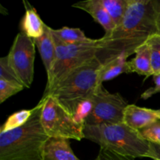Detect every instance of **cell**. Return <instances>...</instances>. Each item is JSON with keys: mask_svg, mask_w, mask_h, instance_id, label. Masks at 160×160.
<instances>
[{"mask_svg": "<svg viewBox=\"0 0 160 160\" xmlns=\"http://www.w3.org/2000/svg\"><path fill=\"white\" fill-rule=\"evenodd\" d=\"M0 79L4 80L16 85L24 87L17 73L9 65L7 56H3L0 59Z\"/></svg>", "mask_w": 160, "mask_h": 160, "instance_id": "ffe728a7", "label": "cell"}, {"mask_svg": "<svg viewBox=\"0 0 160 160\" xmlns=\"http://www.w3.org/2000/svg\"><path fill=\"white\" fill-rule=\"evenodd\" d=\"M52 28L45 24L44 34L40 38L34 39L35 45L38 47L41 58L45 66L47 75L49 73L56 57V46L51 31Z\"/></svg>", "mask_w": 160, "mask_h": 160, "instance_id": "4fadbf2b", "label": "cell"}, {"mask_svg": "<svg viewBox=\"0 0 160 160\" xmlns=\"http://www.w3.org/2000/svg\"><path fill=\"white\" fill-rule=\"evenodd\" d=\"M123 156L106 148H101L96 159L94 160H123Z\"/></svg>", "mask_w": 160, "mask_h": 160, "instance_id": "cb8c5ba5", "label": "cell"}, {"mask_svg": "<svg viewBox=\"0 0 160 160\" xmlns=\"http://www.w3.org/2000/svg\"><path fill=\"white\" fill-rule=\"evenodd\" d=\"M52 33L60 41L67 45H80V44L92 42L94 39L89 38L82 30L80 28H71L63 27L60 29L55 30L52 28Z\"/></svg>", "mask_w": 160, "mask_h": 160, "instance_id": "2e32d148", "label": "cell"}, {"mask_svg": "<svg viewBox=\"0 0 160 160\" xmlns=\"http://www.w3.org/2000/svg\"><path fill=\"white\" fill-rule=\"evenodd\" d=\"M160 157V145L150 143V150L148 158H151L154 160L156 158Z\"/></svg>", "mask_w": 160, "mask_h": 160, "instance_id": "d4e9b609", "label": "cell"}, {"mask_svg": "<svg viewBox=\"0 0 160 160\" xmlns=\"http://www.w3.org/2000/svg\"><path fill=\"white\" fill-rule=\"evenodd\" d=\"M154 75L160 74V34L153 35L147 41Z\"/></svg>", "mask_w": 160, "mask_h": 160, "instance_id": "d6986e66", "label": "cell"}, {"mask_svg": "<svg viewBox=\"0 0 160 160\" xmlns=\"http://www.w3.org/2000/svg\"><path fill=\"white\" fill-rule=\"evenodd\" d=\"M153 81H154V86L147 89L145 92L141 95V98L144 100H147L152 95L160 92V74L153 75Z\"/></svg>", "mask_w": 160, "mask_h": 160, "instance_id": "603a6c76", "label": "cell"}, {"mask_svg": "<svg viewBox=\"0 0 160 160\" xmlns=\"http://www.w3.org/2000/svg\"><path fill=\"white\" fill-rule=\"evenodd\" d=\"M159 120L155 109L128 105L123 113V123L136 131H141Z\"/></svg>", "mask_w": 160, "mask_h": 160, "instance_id": "9c48e42d", "label": "cell"}, {"mask_svg": "<svg viewBox=\"0 0 160 160\" xmlns=\"http://www.w3.org/2000/svg\"><path fill=\"white\" fill-rule=\"evenodd\" d=\"M116 26H119L126 12L129 0H101Z\"/></svg>", "mask_w": 160, "mask_h": 160, "instance_id": "e0dca14e", "label": "cell"}, {"mask_svg": "<svg viewBox=\"0 0 160 160\" xmlns=\"http://www.w3.org/2000/svg\"><path fill=\"white\" fill-rule=\"evenodd\" d=\"M42 160H80L73 153L69 139L49 138L44 148Z\"/></svg>", "mask_w": 160, "mask_h": 160, "instance_id": "8fae6325", "label": "cell"}, {"mask_svg": "<svg viewBox=\"0 0 160 160\" xmlns=\"http://www.w3.org/2000/svg\"><path fill=\"white\" fill-rule=\"evenodd\" d=\"M128 67L130 73H136L146 78L154 75L152 68L149 48L147 42L137 48L135 57L128 61Z\"/></svg>", "mask_w": 160, "mask_h": 160, "instance_id": "5bb4252c", "label": "cell"}, {"mask_svg": "<svg viewBox=\"0 0 160 160\" xmlns=\"http://www.w3.org/2000/svg\"><path fill=\"white\" fill-rule=\"evenodd\" d=\"M25 88L23 86L11 84L8 81L0 79V102L2 103L12 95H16Z\"/></svg>", "mask_w": 160, "mask_h": 160, "instance_id": "7402d4cb", "label": "cell"}, {"mask_svg": "<svg viewBox=\"0 0 160 160\" xmlns=\"http://www.w3.org/2000/svg\"><path fill=\"white\" fill-rule=\"evenodd\" d=\"M122 73H130L128 61L125 57H119L102 65L99 71V84H102Z\"/></svg>", "mask_w": 160, "mask_h": 160, "instance_id": "9a60e30c", "label": "cell"}, {"mask_svg": "<svg viewBox=\"0 0 160 160\" xmlns=\"http://www.w3.org/2000/svg\"><path fill=\"white\" fill-rule=\"evenodd\" d=\"M128 102L120 94L110 93L100 84L92 99V109L84 125L98 126L123 123V113Z\"/></svg>", "mask_w": 160, "mask_h": 160, "instance_id": "52a82bcc", "label": "cell"}, {"mask_svg": "<svg viewBox=\"0 0 160 160\" xmlns=\"http://www.w3.org/2000/svg\"><path fill=\"white\" fill-rule=\"evenodd\" d=\"M138 131L147 142L160 145V120Z\"/></svg>", "mask_w": 160, "mask_h": 160, "instance_id": "44dd1931", "label": "cell"}, {"mask_svg": "<svg viewBox=\"0 0 160 160\" xmlns=\"http://www.w3.org/2000/svg\"><path fill=\"white\" fill-rule=\"evenodd\" d=\"M72 6L85 11L90 14L95 21H96L98 24L104 28L106 31V34L104 36L106 37L110 35L117 28L106 8L102 4L101 0H86V1L78 2Z\"/></svg>", "mask_w": 160, "mask_h": 160, "instance_id": "30bf717a", "label": "cell"}, {"mask_svg": "<svg viewBox=\"0 0 160 160\" xmlns=\"http://www.w3.org/2000/svg\"><path fill=\"white\" fill-rule=\"evenodd\" d=\"M102 63L95 56L67 73L42 98L51 95L72 116L81 105L91 101L99 84V71Z\"/></svg>", "mask_w": 160, "mask_h": 160, "instance_id": "7a4b0ae2", "label": "cell"}, {"mask_svg": "<svg viewBox=\"0 0 160 160\" xmlns=\"http://www.w3.org/2000/svg\"><path fill=\"white\" fill-rule=\"evenodd\" d=\"M23 3L24 5L25 13L20 22L21 32L34 40L44 34L45 23L42 21L33 6L26 0H23Z\"/></svg>", "mask_w": 160, "mask_h": 160, "instance_id": "7c38bea8", "label": "cell"}, {"mask_svg": "<svg viewBox=\"0 0 160 160\" xmlns=\"http://www.w3.org/2000/svg\"><path fill=\"white\" fill-rule=\"evenodd\" d=\"M40 102L42 103L41 122L48 137L77 141L84 138V125L78 123L56 98L48 95Z\"/></svg>", "mask_w": 160, "mask_h": 160, "instance_id": "8992f818", "label": "cell"}, {"mask_svg": "<svg viewBox=\"0 0 160 160\" xmlns=\"http://www.w3.org/2000/svg\"><path fill=\"white\" fill-rule=\"evenodd\" d=\"M33 113V109H23L14 112L8 117L2 126L0 128V133L8 132L12 130L17 129L24 125L31 118Z\"/></svg>", "mask_w": 160, "mask_h": 160, "instance_id": "ac0fdd59", "label": "cell"}, {"mask_svg": "<svg viewBox=\"0 0 160 160\" xmlns=\"http://www.w3.org/2000/svg\"><path fill=\"white\" fill-rule=\"evenodd\" d=\"M160 34L153 0H129L123 20L110 35L101 38L96 57L102 65L117 59H128L153 35Z\"/></svg>", "mask_w": 160, "mask_h": 160, "instance_id": "6da1fadb", "label": "cell"}, {"mask_svg": "<svg viewBox=\"0 0 160 160\" xmlns=\"http://www.w3.org/2000/svg\"><path fill=\"white\" fill-rule=\"evenodd\" d=\"M42 103L33 108L28 122L20 128L0 133V160H42L49 137L41 122Z\"/></svg>", "mask_w": 160, "mask_h": 160, "instance_id": "3957f363", "label": "cell"}, {"mask_svg": "<svg viewBox=\"0 0 160 160\" xmlns=\"http://www.w3.org/2000/svg\"><path fill=\"white\" fill-rule=\"evenodd\" d=\"M52 34L56 46V57L54 64L47 75V84L44 92L56 85L70 70L93 59L102 43V39L99 38L94 39L88 43L67 45L52 33Z\"/></svg>", "mask_w": 160, "mask_h": 160, "instance_id": "5b68a950", "label": "cell"}, {"mask_svg": "<svg viewBox=\"0 0 160 160\" xmlns=\"http://www.w3.org/2000/svg\"><path fill=\"white\" fill-rule=\"evenodd\" d=\"M84 138L122 155L136 158L148 156L150 142L141 135L138 131L132 129L124 123H107L98 126H84Z\"/></svg>", "mask_w": 160, "mask_h": 160, "instance_id": "277c9868", "label": "cell"}, {"mask_svg": "<svg viewBox=\"0 0 160 160\" xmlns=\"http://www.w3.org/2000/svg\"><path fill=\"white\" fill-rule=\"evenodd\" d=\"M35 46L34 39L20 31L16 36L7 55L9 65L26 88L31 87L34 80Z\"/></svg>", "mask_w": 160, "mask_h": 160, "instance_id": "ba28073f", "label": "cell"}, {"mask_svg": "<svg viewBox=\"0 0 160 160\" xmlns=\"http://www.w3.org/2000/svg\"><path fill=\"white\" fill-rule=\"evenodd\" d=\"M135 159H134V158H132V157H128V159L127 160H134Z\"/></svg>", "mask_w": 160, "mask_h": 160, "instance_id": "4316f807", "label": "cell"}, {"mask_svg": "<svg viewBox=\"0 0 160 160\" xmlns=\"http://www.w3.org/2000/svg\"><path fill=\"white\" fill-rule=\"evenodd\" d=\"M153 2H154V6L155 8H156V14H157L158 26H159L160 33V0H153Z\"/></svg>", "mask_w": 160, "mask_h": 160, "instance_id": "484cf974", "label": "cell"}]
</instances>
